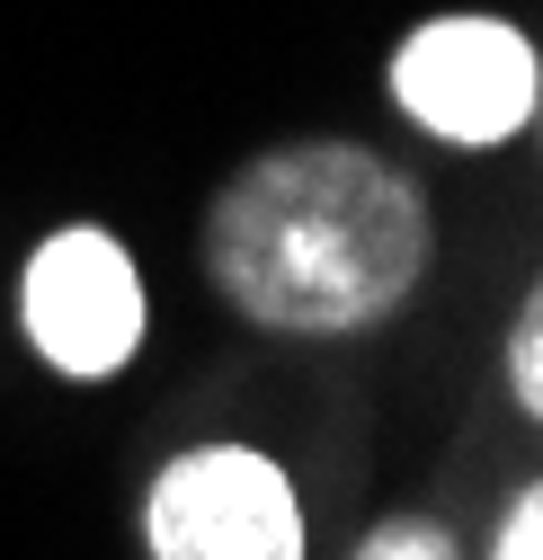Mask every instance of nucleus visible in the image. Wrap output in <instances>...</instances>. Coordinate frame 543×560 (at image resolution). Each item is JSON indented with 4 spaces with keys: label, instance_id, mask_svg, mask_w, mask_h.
<instances>
[{
    "label": "nucleus",
    "instance_id": "nucleus-4",
    "mask_svg": "<svg viewBox=\"0 0 543 560\" xmlns=\"http://www.w3.org/2000/svg\"><path fill=\"white\" fill-rule=\"evenodd\" d=\"M143 542L152 560H303V508L267 454L206 445L152 480Z\"/></svg>",
    "mask_w": 543,
    "mask_h": 560
},
{
    "label": "nucleus",
    "instance_id": "nucleus-1",
    "mask_svg": "<svg viewBox=\"0 0 543 560\" xmlns=\"http://www.w3.org/2000/svg\"><path fill=\"white\" fill-rule=\"evenodd\" d=\"M437 258L428 205L366 143H294L250 161L206 214L215 294L286 338H348L392 320Z\"/></svg>",
    "mask_w": 543,
    "mask_h": 560
},
{
    "label": "nucleus",
    "instance_id": "nucleus-5",
    "mask_svg": "<svg viewBox=\"0 0 543 560\" xmlns=\"http://www.w3.org/2000/svg\"><path fill=\"white\" fill-rule=\"evenodd\" d=\"M357 560H454V542H446L437 525H383Z\"/></svg>",
    "mask_w": 543,
    "mask_h": 560
},
{
    "label": "nucleus",
    "instance_id": "nucleus-3",
    "mask_svg": "<svg viewBox=\"0 0 543 560\" xmlns=\"http://www.w3.org/2000/svg\"><path fill=\"white\" fill-rule=\"evenodd\" d=\"M19 320H27V347L54 374L107 383L116 365H134V347L152 329V303H143L134 258L99 223H62L19 276Z\"/></svg>",
    "mask_w": 543,
    "mask_h": 560
},
{
    "label": "nucleus",
    "instance_id": "nucleus-2",
    "mask_svg": "<svg viewBox=\"0 0 543 560\" xmlns=\"http://www.w3.org/2000/svg\"><path fill=\"white\" fill-rule=\"evenodd\" d=\"M543 72H534V45L508 19H428L411 45L392 54V107L411 116L419 133L454 152H490L508 133L534 125Z\"/></svg>",
    "mask_w": 543,
    "mask_h": 560
},
{
    "label": "nucleus",
    "instance_id": "nucleus-6",
    "mask_svg": "<svg viewBox=\"0 0 543 560\" xmlns=\"http://www.w3.org/2000/svg\"><path fill=\"white\" fill-rule=\"evenodd\" d=\"M490 560H543V499L525 489V499L499 516V542H490Z\"/></svg>",
    "mask_w": 543,
    "mask_h": 560
},
{
    "label": "nucleus",
    "instance_id": "nucleus-7",
    "mask_svg": "<svg viewBox=\"0 0 543 560\" xmlns=\"http://www.w3.org/2000/svg\"><path fill=\"white\" fill-rule=\"evenodd\" d=\"M508 383H517V400L534 409L543 400V329H534V312L517 320V338H508Z\"/></svg>",
    "mask_w": 543,
    "mask_h": 560
}]
</instances>
